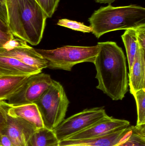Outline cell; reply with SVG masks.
<instances>
[{
	"label": "cell",
	"instance_id": "8fae6325",
	"mask_svg": "<svg viewBox=\"0 0 145 146\" xmlns=\"http://www.w3.org/2000/svg\"><path fill=\"white\" fill-rule=\"evenodd\" d=\"M133 126L101 137L77 140H63L58 146H116L126 140L132 133Z\"/></svg>",
	"mask_w": 145,
	"mask_h": 146
},
{
	"label": "cell",
	"instance_id": "3957f363",
	"mask_svg": "<svg viewBox=\"0 0 145 146\" xmlns=\"http://www.w3.org/2000/svg\"><path fill=\"white\" fill-rule=\"evenodd\" d=\"M93 34L98 38L110 32L135 29L145 25V9L137 5H109L94 11L89 19Z\"/></svg>",
	"mask_w": 145,
	"mask_h": 146
},
{
	"label": "cell",
	"instance_id": "4316f807",
	"mask_svg": "<svg viewBox=\"0 0 145 146\" xmlns=\"http://www.w3.org/2000/svg\"><path fill=\"white\" fill-rule=\"evenodd\" d=\"M0 31L6 33H10L7 25L0 19Z\"/></svg>",
	"mask_w": 145,
	"mask_h": 146
},
{
	"label": "cell",
	"instance_id": "2e32d148",
	"mask_svg": "<svg viewBox=\"0 0 145 146\" xmlns=\"http://www.w3.org/2000/svg\"><path fill=\"white\" fill-rule=\"evenodd\" d=\"M59 143L53 131L44 127L37 129L29 140L28 146H58Z\"/></svg>",
	"mask_w": 145,
	"mask_h": 146
},
{
	"label": "cell",
	"instance_id": "6da1fadb",
	"mask_svg": "<svg viewBox=\"0 0 145 146\" xmlns=\"http://www.w3.org/2000/svg\"><path fill=\"white\" fill-rule=\"evenodd\" d=\"M99 50L94 62L98 80L97 88L113 100H122L128 91L126 57L122 49L114 42L98 43Z\"/></svg>",
	"mask_w": 145,
	"mask_h": 146
},
{
	"label": "cell",
	"instance_id": "83f0119b",
	"mask_svg": "<svg viewBox=\"0 0 145 146\" xmlns=\"http://www.w3.org/2000/svg\"><path fill=\"white\" fill-rule=\"evenodd\" d=\"M96 2L100 3H109L110 5L112 3L115 2L116 0H94Z\"/></svg>",
	"mask_w": 145,
	"mask_h": 146
},
{
	"label": "cell",
	"instance_id": "9a60e30c",
	"mask_svg": "<svg viewBox=\"0 0 145 146\" xmlns=\"http://www.w3.org/2000/svg\"><path fill=\"white\" fill-rule=\"evenodd\" d=\"M30 75L0 76V102L7 100L18 91Z\"/></svg>",
	"mask_w": 145,
	"mask_h": 146
},
{
	"label": "cell",
	"instance_id": "7a4b0ae2",
	"mask_svg": "<svg viewBox=\"0 0 145 146\" xmlns=\"http://www.w3.org/2000/svg\"><path fill=\"white\" fill-rule=\"evenodd\" d=\"M6 6L9 32L31 45L39 44L47 17L36 0H6Z\"/></svg>",
	"mask_w": 145,
	"mask_h": 146
},
{
	"label": "cell",
	"instance_id": "cb8c5ba5",
	"mask_svg": "<svg viewBox=\"0 0 145 146\" xmlns=\"http://www.w3.org/2000/svg\"><path fill=\"white\" fill-rule=\"evenodd\" d=\"M0 19L7 25L8 15L7 6L0 2ZM8 26V25H7Z\"/></svg>",
	"mask_w": 145,
	"mask_h": 146
},
{
	"label": "cell",
	"instance_id": "7c38bea8",
	"mask_svg": "<svg viewBox=\"0 0 145 146\" xmlns=\"http://www.w3.org/2000/svg\"><path fill=\"white\" fill-rule=\"evenodd\" d=\"M129 85L133 95L140 89H145V49L138 44L131 70L128 74Z\"/></svg>",
	"mask_w": 145,
	"mask_h": 146
},
{
	"label": "cell",
	"instance_id": "e0dca14e",
	"mask_svg": "<svg viewBox=\"0 0 145 146\" xmlns=\"http://www.w3.org/2000/svg\"><path fill=\"white\" fill-rule=\"evenodd\" d=\"M121 38L126 48L129 71H130L138 47L136 29L126 30L122 35Z\"/></svg>",
	"mask_w": 145,
	"mask_h": 146
},
{
	"label": "cell",
	"instance_id": "8992f818",
	"mask_svg": "<svg viewBox=\"0 0 145 146\" xmlns=\"http://www.w3.org/2000/svg\"><path fill=\"white\" fill-rule=\"evenodd\" d=\"M106 115L104 107L87 109L64 119L53 131L58 140L62 141L94 125Z\"/></svg>",
	"mask_w": 145,
	"mask_h": 146
},
{
	"label": "cell",
	"instance_id": "30bf717a",
	"mask_svg": "<svg viewBox=\"0 0 145 146\" xmlns=\"http://www.w3.org/2000/svg\"><path fill=\"white\" fill-rule=\"evenodd\" d=\"M37 129L28 122L7 114V124L2 133L9 137L13 146H28L29 140Z\"/></svg>",
	"mask_w": 145,
	"mask_h": 146
},
{
	"label": "cell",
	"instance_id": "44dd1931",
	"mask_svg": "<svg viewBox=\"0 0 145 146\" xmlns=\"http://www.w3.org/2000/svg\"><path fill=\"white\" fill-rule=\"evenodd\" d=\"M60 0H36L47 18H51L54 13Z\"/></svg>",
	"mask_w": 145,
	"mask_h": 146
},
{
	"label": "cell",
	"instance_id": "5b68a950",
	"mask_svg": "<svg viewBox=\"0 0 145 146\" xmlns=\"http://www.w3.org/2000/svg\"><path fill=\"white\" fill-rule=\"evenodd\" d=\"M35 50L47 61V68L71 71L76 64L94 63L99 47L98 45L92 47L67 45L53 50Z\"/></svg>",
	"mask_w": 145,
	"mask_h": 146
},
{
	"label": "cell",
	"instance_id": "d6986e66",
	"mask_svg": "<svg viewBox=\"0 0 145 146\" xmlns=\"http://www.w3.org/2000/svg\"><path fill=\"white\" fill-rule=\"evenodd\" d=\"M137 104L138 120L136 125L145 124V89H140L133 94Z\"/></svg>",
	"mask_w": 145,
	"mask_h": 146
},
{
	"label": "cell",
	"instance_id": "9c48e42d",
	"mask_svg": "<svg viewBox=\"0 0 145 146\" xmlns=\"http://www.w3.org/2000/svg\"><path fill=\"white\" fill-rule=\"evenodd\" d=\"M129 126L130 122L127 120L116 119L107 115L94 125L64 140H77L101 137Z\"/></svg>",
	"mask_w": 145,
	"mask_h": 146
},
{
	"label": "cell",
	"instance_id": "52a82bcc",
	"mask_svg": "<svg viewBox=\"0 0 145 146\" xmlns=\"http://www.w3.org/2000/svg\"><path fill=\"white\" fill-rule=\"evenodd\" d=\"M52 81L48 74L41 72L31 75L7 100V104L9 106H15L35 103L49 88Z\"/></svg>",
	"mask_w": 145,
	"mask_h": 146
},
{
	"label": "cell",
	"instance_id": "277c9868",
	"mask_svg": "<svg viewBox=\"0 0 145 146\" xmlns=\"http://www.w3.org/2000/svg\"><path fill=\"white\" fill-rule=\"evenodd\" d=\"M34 104L45 127L53 130L64 120L70 101L63 86L52 80L49 88Z\"/></svg>",
	"mask_w": 145,
	"mask_h": 146
},
{
	"label": "cell",
	"instance_id": "f1b7e54d",
	"mask_svg": "<svg viewBox=\"0 0 145 146\" xmlns=\"http://www.w3.org/2000/svg\"><path fill=\"white\" fill-rule=\"evenodd\" d=\"M4 45H5V44H3L2 42L0 41V48H2V47H4Z\"/></svg>",
	"mask_w": 145,
	"mask_h": 146
},
{
	"label": "cell",
	"instance_id": "5bb4252c",
	"mask_svg": "<svg viewBox=\"0 0 145 146\" xmlns=\"http://www.w3.org/2000/svg\"><path fill=\"white\" fill-rule=\"evenodd\" d=\"M42 71L12 57L0 56V76L30 75Z\"/></svg>",
	"mask_w": 145,
	"mask_h": 146
},
{
	"label": "cell",
	"instance_id": "603a6c76",
	"mask_svg": "<svg viewBox=\"0 0 145 146\" xmlns=\"http://www.w3.org/2000/svg\"><path fill=\"white\" fill-rule=\"evenodd\" d=\"M135 29L139 46L145 49V25L140 26Z\"/></svg>",
	"mask_w": 145,
	"mask_h": 146
},
{
	"label": "cell",
	"instance_id": "4fadbf2b",
	"mask_svg": "<svg viewBox=\"0 0 145 146\" xmlns=\"http://www.w3.org/2000/svg\"><path fill=\"white\" fill-rule=\"evenodd\" d=\"M7 114L10 116L19 117L28 122L37 129L45 127L40 111L34 103L18 106H9Z\"/></svg>",
	"mask_w": 145,
	"mask_h": 146
},
{
	"label": "cell",
	"instance_id": "f546056e",
	"mask_svg": "<svg viewBox=\"0 0 145 146\" xmlns=\"http://www.w3.org/2000/svg\"><path fill=\"white\" fill-rule=\"evenodd\" d=\"M0 2L3 4L6 5V0H0Z\"/></svg>",
	"mask_w": 145,
	"mask_h": 146
},
{
	"label": "cell",
	"instance_id": "484cf974",
	"mask_svg": "<svg viewBox=\"0 0 145 146\" xmlns=\"http://www.w3.org/2000/svg\"><path fill=\"white\" fill-rule=\"evenodd\" d=\"M0 146H13L9 137L5 134H1Z\"/></svg>",
	"mask_w": 145,
	"mask_h": 146
},
{
	"label": "cell",
	"instance_id": "ffe728a7",
	"mask_svg": "<svg viewBox=\"0 0 145 146\" xmlns=\"http://www.w3.org/2000/svg\"><path fill=\"white\" fill-rule=\"evenodd\" d=\"M57 25L60 26L70 28L74 31L82 32L84 33H89L93 32V29L90 26H87L83 23L70 20L67 19H61L58 21Z\"/></svg>",
	"mask_w": 145,
	"mask_h": 146
},
{
	"label": "cell",
	"instance_id": "4dcf8cb0",
	"mask_svg": "<svg viewBox=\"0 0 145 146\" xmlns=\"http://www.w3.org/2000/svg\"></svg>",
	"mask_w": 145,
	"mask_h": 146
},
{
	"label": "cell",
	"instance_id": "ac0fdd59",
	"mask_svg": "<svg viewBox=\"0 0 145 146\" xmlns=\"http://www.w3.org/2000/svg\"><path fill=\"white\" fill-rule=\"evenodd\" d=\"M117 146H145V124L134 126L131 135Z\"/></svg>",
	"mask_w": 145,
	"mask_h": 146
},
{
	"label": "cell",
	"instance_id": "d4e9b609",
	"mask_svg": "<svg viewBox=\"0 0 145 146\" xmlns=\"http://www.w3.org/2000/svg\"><path fill=\"white\" fill-rule=\"evenodd\" d=\"M14 38V37L11 33H6L0 31V41L5 45Z\"/></svg>",
	"mask_w": 145,
	"mask_h": 146
},
{
	"label": "cell",
	"instance_id": "7402d4cb",
	"mask_svg": "<svg viewBox=\"0 0 145 146\" xmlns=\"http://www.w3.org/2000/svg\"><path fill=\"white\" fill-rule=\"evenodd\" d=\"M9 107V106L6 102H0V141L1 134L7 124V111Z\"/></svg>",
	"mask_w": 145,
	"mask_h": 146
},
{
	"label": "cell",
	"instance_id": "ba28073f",
	"mask_svg": "<svg viewBox=\"0 0 145 146\" xmlns=\"http://www.w3.org/2000/svg\"><path fill=\"white\" fill-rule=\"evenodd\" d=\"M0 56L14 58L40 71L47 68V61L35 49L17 38L0 48Z\"/></svg>",
	"mask_w": 145,
	"mask_h": 146
}]
</instances>
